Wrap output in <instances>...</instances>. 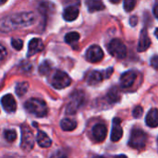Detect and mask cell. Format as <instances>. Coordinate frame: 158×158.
Segmentation results:
<instances>
[{
	"label": "cell",
	"instance_id": "obj_16",
	"mask_svg": "<svg viewBox=\"0 0 158 158\" xmlns=\"http://www.w3.org/2000/svg\"><path fill=\"white\" fill-rule=\"evenodd\" d=\"M79 9L74 6H69L64 9L63 12V18L67 21H73L75 20L79 16Z\"/></svg>",
	"mask_w": 158,
	"mask_h": 158
},
{
	"label": "cell",
	"instance_id": "obj_33",
	"mask_svg": "<svg viewBox=\"0 0 158 158\" xmlns=\"http://www.w3.org/2000/svg\"><path fill=\"white\" fill-rule=\"evenodd\" d=\"M154 14H155L156 18L158 19V5H156V6H155V8H154Z\"/></svg>",
	"mask_w": 158,
	"mask_h": 158
},
{
	"label": "cell",
	"instance_id": "obj_12",
	"mask_svg": "<svg viewBox=\"0 0 158 158\" xmlns=\"http://www.w3.org/2000/svg\"><path fill=\"white\" fill-rule=\"evenodd\" d=\"M107 134V129L105 124H96L93 128V136L95 139V141L102 143L105 141Z\"/></svg>",
	"mask_w": 158,
	"mask_h": 158
},
{
	"label": "cell",
	"instance_id": "obj_15",
	"mask_svg": "<svg viewBox=\"0 0 158 158\" xmlns=\"http://www.w3.org/2000/svg\"><path fill=\"white\" fill-rule=\"evenodd\" d=\"M145 122L146 125L150 128L158 127V109L153 108L148 112L145 118Z\"/></svg>",
	"mask_w": 158,
	"mask_h": 158
},
{
	"label": "cell",
	"instance_id": "obj_4",
	"mask_svg": "<svg viewBox=\"0 0 158 158\" xmlns=\"http://www.w3.org/2000/svg\"><path fill=\"white\" fill-rule=\"evenodd\" d=\"M147 143L146 133L140 129H133L129 141V145L137 150H143Z\"/></svg>",
	"mask_w": 158,
	"mask_h": 158
},
{
	"label": "cell",
	"instance_id": "obj_5",
	"mask_svg": "<svg viewBox=\"0 0 158 158\" xmlns=\"http://www.w3.org/2000/svg\"><path fill=\"white\" fill-rule=\"evenodd\" d=\"M85 95L81 91H75L69 97V102L67 106L66 112L69 115H74L83 105Z\"/></svg>",
	"mask_w": 158,
	"mask_h": 158
},
{
	"label": "cell",
	"instance_id": "obj_29",
	"mask_svg": "<svg viewBox=\"0 0 158 158\" xmlns=\"http://www.w3.org/2000/svg\"><path fill=\"white\" fill-rule=\"evenodd\" d=\"M113 72H114V69H113V68H109V69H107L106 70H105L104 72H102V73H103V76H104V79H108V78H110Z\"/></svg>",
	"mask_w": 158,
	"mask_h": 158
},
{
	"label": "cell",
	"instance_id": "obj_36",
	"mask_svg": "<svg viewBox=\"0 0 158 158\" xmlns=\"http://www.w3.org/2000/svg\"><path fill=\"white\" fill-rule=\"evenodd\" d=\"M155 35H156V37L158 39V28L156 30V31H155Z\"/></svg>",
	"mask_w": 158,
	"mask_h": 158
},
{
	"label": "cell",
	"instance_id": "obj_2",
	"mask_svg": "<svg viewBox=\"0 0 158 158\" xmlns=\"http://www.w3.org/2000/svg\"><path fill=\"white\" fill-rule=\"evenodd\" d=\"M26 111L37 118H44L47 115L48 108L44 101L38 98H31L25 104Z\"/></svg>",
	"mask_w": 158,
	"mask_h": 158
},
{
	"label": "cell",
	"instance_id": "obj_30",
	"mask_svg": "<svg viewBox=\"0 0 158 158\" xmlns=\"http://www.w3.org/2000/svg\"><path fill=\"white\" fill-rule=\"evenodd\" d=\"M151 66L156 69H158V56H154L152 58H151Z\"/></svg>",
	"mask_w": 158,
	"mask_h": 158
},
{
	"label": "cell",
	"instance_id": "obj_25",
	"mask_svg": "<svg viewBox=\"0 0 158 158\" xmlns=\"http://www.w3.org/2000/svg\"><path fill=\"white\" fill-rule=\"evenodd\" d=\"M4 135H5V139L8 142V143H12L16 140L17 138V134L14 131L12 130H8V131H6L4 132Z\"/></svg>",
	"mask_w": 158,
	"mask_h": 158
},
{
	"label": "cell",
	"instance_id": "obj_18",
	"mask_svg": "<svg viewBox=\"0 0 158 158\" xmlns=\"http://www.w3.org/2000/svg\"><path fill=\"white\" fill-rule=\"evenodd\" d=\"M86 6L90 12L101 11L105 8V5L102 0H86Z\"/></svg>",
	"mask_w": 158,
	"mask_h": 158
},
{
	"label": "cell",
	"instance_id": "obj_35",
	"mask_svg": "<svg viewBox=\"0 0 158 158\" xmlns=\"http://www.w3.org/2000/svg\"><path fill=\"white\" fill-rule=\"evenodd\" d=\"M6 1H7V0H0V6H1V5H4Z\"/></svg>",
	"mask_w": 158,
	"mask_h": 158
},
{
	"label": "cell",
	"instance_id": "obj_13",
	"mask_svg": "<svg viewBox=\"0 0 158 158\" xmlns=\"http://www.w3.org/2000/svg\"><path fill=\"white\" fill-rule=\"evenodd\" d=\"M1 104L4 107V109L8 113H13L16 111L17 108V103L12 96V94H6L2 97Z\"/></svg>",
	"mask_w": 158,
	"mask_h": 158
},
{
	"label": "cell",
	"instance_id": "obj_8",
	"mask_svg": "<svg viewBox=\"0 0 158 158\" xmlns=\"http://www.w3.org/2000/svg\"><path fill=\"white\" fill-rule=\"evenodd\" d=\"M104 58V51L99 45L94 44L86 51V59L92 63L100 62Z\"/></svg>",
	"mask_w": 158,
	"mask_h": 158
},
{
	"label": "cell",
	"instance_id": "obj_22",
	"mask_svg": "<svg viewBox=\"0 0 158 158\" xmlns=\"http://www.w3.org/2000/svg\"><path fill=\"white\" fill-rule=\"evenodd\" d=\"M80 40V34L76 31H71L66 34L65 36V41L69 44H74Z\"/></svg>",
	"mask_w": 158,
	"mask_h": 158
},
{
	"label": "cell",
	"instance_id": "obj_20",
	"mask_svg": "<svg viewBox=\"0 0 158 158\" xmlns=\"http://www.w3.org/2000/svg\"><path fill=\"white\" fill-rule=\"evenodd\" d=\"M60 127L64 131H74L77 127V122L75 120L69 118H64L61 120Z\"/></svg>",
	"mask_w": 158,
	"mask_h": 158
},
{
	"label": "cell",
	"instance_id": "obj_27",
	"mask_svg": "<svg viewBox=\"0 0 158 158\" xmlns=\"http://www.w3.org/2000/svg\"><path fill=\"white\" fill-rule=\"evenodd\" d=\"M11 44L16 50H21V48L23 46V42L20 39H12Z\"/></svg>",
	"mask_w": 158,
	"mask_h": 158
},
{
	"label": "cell",
	"instance_id": "obj_34",
	"mask_svg": "<svg viewBox=\"0 0 158 158\" xmlns=\"http://www.w3.org/2000/svg\"><path fill=\"white\" fill-rule=\"evenodd\" d=\"M109 1H110L111 3H114V4H117V3H118V2H119L120 0H109Z\"/></svg>",
	"mask_w": 158,
	"mask_h": 158
},
{
	"label": "cell",
	"instance_id": "obj_9",
	"mask_svg": "<svg viewBox=\"0 0 158 158\" xmlns=\"http://www.w3.org/2000/svg\"><path fill=\"white\" fill-rule=\"evenodd\" d=\"M136 72L133 71V70H128L124 73L121 74L120 76V80H119V82H120V85L122 88H129L131 87L135 80H136Z\"/></svg>",
	"mask_w": 158,
	"mask_h": 158
},
{
	"label": "cell",
	"instance_id": "obj_23",
	"mask_svg": "<svg viewBox=\"0 0 158 158\" xmlns=\"http://www.w3.org/2000/svg\"><path fill=\"white\" fill-rule=\"evenodd\" d=\"M28 89H29V83L28 82H26V81L19 82L16 86V94L19 96H22L27 93Z\"/></svg>",
	"mask_w": 158,
	"mask_h": 158
},
{
	"label": "cell",
	"instance_id": "obj_11",
	"mask_svg": "<svg viewBox=\"0 0 158 158\" xmlns=\"http://www.w3.org/2000/svg\"><path fill=\"white\" fill-rule=\"evenodd\" d=\"M44 50V43L40 38L31 40L28 45V56H32L35 54Z\"/></svg>",
	"mask_w": 158,
	"mask_h": 158
},
{
	"label": "cell",
	"instance_id": "obj_24",
	"mask_svg": "<svg viewBox=\"0 0 158 158\" xmlns=\"http://www.w3.org/2000/svg\"><path fill=\"white\" fill-rule=\"evenodd\" d=\"M52 69V66L51 63L49 61H44V63H42V65L39 67V73L41 75H47Z\"/></svg>",
	"mask_w": 158,
	"mask_h": 158
},
{
	"label": "cell",
	"instance_id": "obj_32",
	"mask_svg": "<svg viewBox=\"0 0 158 158\" xmlns=\"http://www.w3.org/2000/svg\"><path fill=\"white\" fill-rule=\"evenodd\" d=\"M137 21H138V19H137V17H135V16H132V17L131 18V19H130V22H131V26H135L136 23H137Z\"/></svg>",
	"mask_w": 158,
	"mask_h": 158
},
{
	"label": "cell",
	"instance_id": "obj_7",
	"mask_svg": "<svg viewBox=\"0 0 158 158\" xmlns=\"http://www.w3.org/2000/svg\"><path fill=\"white\" fill-rule=\"evenodd\" d=\"M70 83L71 79L69 78V76L66 72L61 70H57L52 78V85L57 90L67 88L70 85Z\"/></svg>",
	"mask_w": 158,
	"mask_h": 158
},
{
	"label": "cell",
	"instance_id": "obj_3",
	"mask_svg": "<svg viewBox=\"0 0 158 158\" xmlns=\"http://www.w3.org/2000/svg\"><path fill=\"white\" fill-rule=\"evenodd\" d=\"M21 141H20V148L24 152H30L34 147L35 137L33 132L29 128L28 125L23 124L21 126Z\"/></svg>",
	"mask_w": 158,
	"mask_h": 158
},
{
	"label": "cell",
	"instance_id": "obj_31",
	"mask_svg": "<svg viewBox=\"0 0 158 158\" xmlns=\"http://www.w3.org/2000/svg\"><path fill=\"white\" fill-rule=\"evenodd\" d=\"M6 56V48L0 44V61L4 60Z\"/></svg>",
	"mask_w": 158,
	"mask_h": 158
},
{
	"label": "cell",
	"instance_id": "obj_6",
	"mask_svg": "<svg viewBox=\"0 0 158 158\" xmlns=\"http://www.w3.org/2000/svg\"><path fill=\"white\" fill-rule=\"evenodd\" d=\"M107 50L109 54L117 58L122 59L127 56V48L126 45L119 39H113L107 46Z\"/></svg>",
	"mask_w": 158,
	"mask_h": 158
},
{
	"label": "cell",
	"instance_id": "obj_14",
	"mask_svg": "<svg viewBox=\"0 0 158 158\" xmlns=\"http://www.w3.org/2000/svg\"><path fill=\"white\" fill-rule=\"evenodd\" d=\"M151 45V40L149 38L148 32L146 29L142 30L141 31V35H140V39H139V43H138V47L137 50L139 52H143L145 50H147Z\"/></svg>",
	"mask_w": 158,
	"mask_h": 158
},
{
	"label": "cell",
	"instance_id": "obj_26",
	"mask_svg": "<svg viewBox=\"0 0 158 158\" xmlns=\"http://www.w3.org/2000/svg\"><path fill=\"white\" fill-rule=\"evenodd\" d=\"M136 1L137 0H124V9L127 12L131 11L135 7Z\"/></svg>",
	"mask_w": 158,
	"mask_h": 158
},
{
	"label": "cell",
	"instance_id": "obj_17",
	"mask_svg": "<svg viewBox=\"0 0 158 158\" xmlns=\"http://www.w3.org/2000/svg\"><path fill=\"white\" fill-rule=\"evenodd\" d=\"M36 141L38 143V144L43 147V148H48L51 146L52 144V141L50 140V138L47 136L46 133H44V131H38L37 136H36Z\"/></svg>",
	"mask_w": 158,
	"mask_h": 158
},
{
	"label": "cell",
	"instance_id": "obj_21",
	"mask_svg": "<svg viewBox=\"0 0 158 158\" xmlns=\"http://www.w3.org/2000/svg\"><path fill=\"white\" fill-rule=\"evenodd\" d=\"M119 99H120V94H119L118 89L117 87L111 88L107 93V100L111 104H115V103H118Z\"/></svg>",
	"mask_w": 158,
	"mask_h": 158
},
{
	"label": "cell",
	"instance_id": "obj_28",
	"mask_svg": "<svg viewBox=\"0 0 158 158\" xmlns=\"http://www.w3.org/2000/svg\"><path fill=\"white\" fill-rule=\"evenodd\" d=\"M143 112V108H142L141 106H136V107L133 109L132 115H133V117H134L135 118H139L142 117Z\"/></svg>",
	"mask_w": 158,
	"mask_h": 158
},
{
	"label": "cell",
	"instance_id": "obj_19",
	"mask_svg": "<svg viewBox=\"0 0 158 158\" xmlns=\"http://www.w3.org/2000/svg\"><path fill=\"white\" fill-rule=\"evenodd\" d=\"M103 80H104L103 73L94 70L89 74V76L87 78V82L89 85H96V84H99L100 82H102Z\"/></svg>",
	"mask_w": 158,
	"mask_h": 158
},
{
	"label": "cell",
	"instance_id": "obj_10",
	"mask_svg": "<svg viewBox=\"0 0 158 158\" xmlns=\"http://www.w3.org/2000/svg\"><path fill=\"white\" fill-rule=\"evenodd\" d=\"M121 120L118 118H115L113 119V127L111 131V141L112 142H118L123 135V130L121 128Z\"/></svg>",
	"mask_w": 158,
	"mask_h": 158
},
{
	"label": "cell",
	"instance_id": "obj_1",
	"mask_svg": "<svg viewBox=\"0 0 158 158\" xmlns=\"http://www.w3.org/2000/svg\"><path fill=\"white\" fill-rule=\"evenodd\" d=\"M36 21V15L33 12H20L4 17L0 19V31L9 32L31 26Z\"/></svg>",
	"mask_w": 158,
	"mask_h": 158
}]
</instances>
